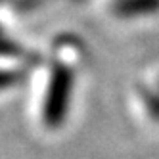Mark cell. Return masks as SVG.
<instances>
[{
	"label": "cell",
	"mask_w": 159,
	"mask_h": 159,
	"mask_svg": "<svg viewBox=\"0 0 159 159\" xmlns=\"http://www.w3.org/2000/svg\"><path fill=\"white\" fill-rule=\"evenodd\" d=\"M71 86H73V73L71 67L63 63L52 65V71L46 83V90L42 96L40 104V125L44 129H56L65 117V109L69 104L71 96Z\"/></svg>",
	"instance_id": "cell-1"
},
{
	"label": "cell",
	"mask_w": 159,
	"mask_h": 159,
	"mask_svg": "<svg viewBox=\"0 0 159 159\" xmlns=\"http://www.w3.org/2000/svg\"><path fill=\"white\" fill-rule=\"evenodd\" d=\"M0 56H4V58H23L21 46L10 37H6L2 29H0Z\"/></svg>",
	"instance_id": "cell-2"
},
{
	"label": "cell",
	"mask_w": 159,
	"mask_h": 159,
	"mask_svg": "<svg viewBox=\"0 0 159 159\" xmlns=\"http://www.w3.org/2000/svg\"><path fill=\"white\" fill-rule=\"evenodd\" d=\"M21 77H23V73L19 69H0V92L16 86L21 81Z\"/></svg>",
	"instance_id": "cell-3"
}]
</instances>
